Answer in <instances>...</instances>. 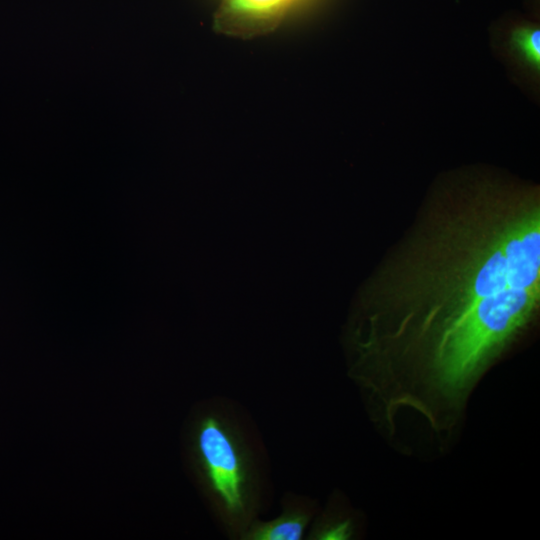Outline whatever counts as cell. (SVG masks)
I'll list each match as a JSON object with an SVG mask.
<instances>
[{
    "label": "cell",
    "instance_id": "6da1fadb",
    "mask_svg": "<svg viewBox=\"0 0 540 540\" xmlns=\"http://www.w3.org/2000/svg\"><path fill=\"white\" fill-rule=\"evenodd\" d=\"M435 206L383 264L354 333L352 376L388 431L409 411L452 432L539 312L538 196L483 190Z\"/></svg>",
    "mask_w": 540,
    "mask_h": 540
},
{
    "label": "cell",
    "instance_id": "7a4b0ae2",
    "mask_svg": "<svg viewBox=\"0 0 540 540\" xmlns=\"http://www.w3.org/2000/svg\"><path fill=\"white\" fill-rule=\"evenodd\" d=\"M192 451L207 489L231 518L246 514L251 480L245 451L221 417L205 415L195 424Z\"/></svg>",
    "mask_w": 540,
    "mask_h": 540
},
{
    "label": "cell",
    "instance_id": "3957f363",
    "mask_svg": "<svg viewBox=\"0 0 540 540\" xmlns=\"http://www.w3.org/2000/svg\"><path fill=\"white\" fill-rule=\"evenodd\" d=\"M308 519V515L301 510L287 511L273 520L253 525L247 533V538L253 540H298L304 534Z\"/></svg>",
    "mask_w": 540,
    "mask_h": 540
},
{
    "label": "cell",
    "instance_id": "277c9868",
    "mask_svg": "<svg viewBox=\"0 0 540 540\" xmlns=\"http://www.w3.org/2000/svg\"><path fill=\"white\" fill-rule=\"evenodd\" d=\"M293 0H229L232 12L254 18L270 17L277 14Z\"/></svg>",
    "mask_w": 540,
    "mask_h": 540
},
{
    "label": "cell",
    "instance_id": "5b68a950",
    "mask_svg": "<svg viewBox=\"0 0 540 540\" xmlns=\"http://www.w3.org/2000/svg\"><path fill=\"white\" fill-rule=\"evenodd\" d=\"M514 43L532 64L540 61V32L536 28H521L514 34Z\"/></svg>",
    "mask_w": 540,
    "mask_h": 540
},
{
    "label": "cell",
    "instance_id": "8992f818",
    "mask_svg": "<svg viewBox=\"0 0 540 540\" xmlns=\"http://www.w3.org/2000/svg\"><path fill=\"white\" fill-rule=\"evenodd\" d=\"M352 535V526L348 520L333 521L321 527L316 536L323 540H345Z\"/></svg>",
    "mask_w": 540,
    "mask_h": 540
}]
</instances>
